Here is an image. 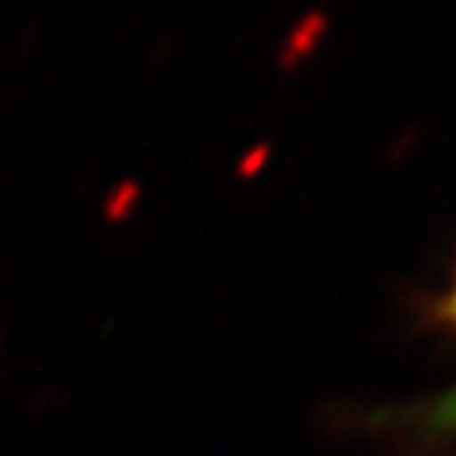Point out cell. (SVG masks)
Masks as SVG:
<instances>
[{"label":"cell","mask_w":456,"mask_h":456,"mask_svg":"<svg viewBox=\"0 0 456 456\" xmlns=\"http://www.w3.org/2000/svg\"><path fill=\"white\" fill-rule=\"evenodd\" d=\"M450 311H453V321H456V295H453V301H450ZM453 419H456V409H453Z\"/></svg>","instance_id":"6da1fadb"}]
</instances>
